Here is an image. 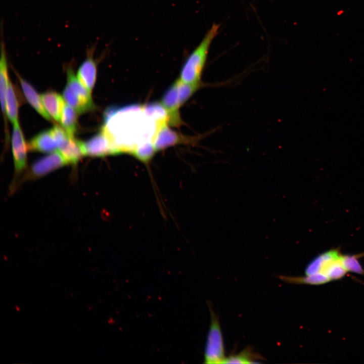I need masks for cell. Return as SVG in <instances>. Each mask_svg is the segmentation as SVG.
Instances as JSON below:
<instances>
[{"instance_id": "1", "label": "cell", "mask_w": 364, "mask_h": 364, "mask_svg": "<svg viewBox=\"0 0 364 364\" xmlns=\"http://www.w3.org/2000/svg\"><path fill=\"white\" fill-rule=\"evenodd\" d=\"M220 26V24H213L200 43L188 56L178 78L182 82L189 84L202 83L201 77L209 48L213 40L219 33Z\"/></svg>"}, {"instance_id": "2", "label": "cell", "mask_w": 364, "mask_h": 364, "mask_svg": "<svg viewBox=\"0 0 364 364\" xmlns=\"http://www.w3.org/2000/svg\"><path fill=\"white\" fill-rule=\"evenodd\" d=\"M89 92L79 81L70 67L67 70V83L63 96L67 104L77 114L93 110L95 105Z\"/></svg>"}, {"instance_id": "3", "label": "cell", "mask_w": 364, "mask_h": 364, "mask_svg": "<svg viewBox=\"0 0 364 364\" xmlns=\"http://www.w3.org/2000/svg\"><path fill=\"white\" fill-rule=\"evenodd\" d=\"M210 313V324L204 352V363H222L225 358L223 335L219 316L208 303Z\"/></svg>"}, {"instance_id": "4", "label": "cell", "mask_w": 364, "mask_h": 364, "mask_svg": "<svg viewBox=\"0 0 364 364\" xmlns=\"http://www.w3.org/2000/svg\"><path fill=\"white\" fill-rule=\"evenodd\" d=\"M52 130L58 142L59 151L68 163L76 164L85 156L83 142L76 139L58 125L54 126Z\"/></svg>"}, {"instance_id": "5", "label": "cell", "mask_w": 364, "mask_h": 364, "mask_svg": "<svg viewBox=\"0 0 364 364\" xmlns=\"http://www.w3.org/2000/svg\"><path fill=\"white\" fill-rule=\"evenodd\" d=\"M168 124L165 122L157 127L153 140L156 152L179 144H192L196 141V138L177 132L169 128Z\"/></svg>"}, {"instance_id": "6", "label": "cell", "mask_w": 364, "mask_h": 364, "mask_svg": "<svg viewBox=\"0 0 364 364\" xmlns=\"http://www.w3.org/2000/svg\"><path fill=\"white\" fill-rule=\"evenodd\" d=\"M68 164L60 152L56 151L34 162L23 179L40 177Z\"/></svg>"}, {"instance_id": "7", "label": "cell", "mask_w": 364, "mask_h": 364, "mask_svg": "<svg viewBox=\"0 0 364 364\" xmlns=\"http://www.w3.org/2000/svg\"><path fill=\"white\" fill-rule=\"evenodd\" d=\"M85 155L103 157L120 154L108 135L102 130L83 143Z\"/></svg>"}, {"instance_id": "8", "label": "cell", "mask_w": 364, "mask_h": 364, "mask_svg": "<svg viewBox=\"0 0 364 364\" xmlns=\"http://www.w3.org/2000/svg\"><path fill=\"white\" fill-rule=\"evenodd\" d=\"M161 103L167 112L168 124L173 126H180L182 121L179 109L183 104L179 97L176 80L163 94Z\"/></svg>"}, {"instance_id": "9", "label": "cell", "mask_w": 364, "mask_h": 364, "mask_svg": "<svg viewBox=\"0 0 364 364\" xmlns=\"http://www.w3.org/2000/svg\"><path fill=\"white\" fill-rule=\"evenodd\" d=\"M23 134L19 122L13 124L12 136V150L16 175H19L25 169L27 164V150Z\"/></svg>"}, {"instance_id": "10", "label": "cell", "mask_w": 364, "mask_h": 364, "mask_svg": "<svg viewBox=\"0 0 364 364\" xmlns=\"http://www.w3.org/2000/svg\"><path fill=\"white\" fill-rule=\"evenodd\" d=\"M95 49L92 47L88 50L87 57L79 66L76 75L79 81L90 92L97 77V63L93 58Z\"/></svg>"}, {"instance_id": "11", "label": "cell", "mask_w": 364, "mask_h": 364, "mask_svg": "<svg viewBox=\"0 0 364 364\" xmlns=\"http://www.w3.org/2000/svg\"><path fill=\"white\" fill-rule=\"evenodd\" d=\"M29 150L42 153H52L58 149V144L52 128L44 130L34 136L28 144Z\"/></svg>"}, {"instance_id": "12", "label": "cell", "mask_w": 364, "mask_h": 364, "mask_svg": "<svg viewBox=\"0 0 364 364\" xmlns=\"http://www.w3.org/2000/svg\"><path fill=\"white\" fill-rule=\"evenodd\" d=\"M43 105L51 117L60 122L63 110L65 105L62 96L53 92L43 93L40 95Z\"/></svg>"}, {"instance_id": "13", "label": "cell", "mask_w": 364, "mask_h": 364, "mask_svg": "<svg viewBox=\"0 0 364 364\" xmlns=\"http://www.w3.org/2000/svg\"><path fill=\"white\" fill-rule=\"evenodd\" d=\"M22 89L27 101L32 107L44 118L51 121V117L46 111L41 97L38 95L31 84L18 76Z\"/></svg>"}, {"instance_id": "14", "label": "cell", "mask_w": 364, "mask_h": 364, "mask_svg": "<svg viewBox=\"0 0 364 364\" xmlns=\"http://www.w3.org/2000/svg\"><path fill=\"white\" fill-rule=\"evenodd\" d=\"M0 78H1V101L2 111L6 114V96L9 81L8 72V61L4 41H2L1 47Z\"/></svg>"}, {"instance_id": "15", "label": "cell", "mask_w": 364, "mask_h": 364, "mask_svg": "<svg viewBox=\"0 0 364 364\" xmlns=\"http://www.w3.org/2000/svg\"><path fill=\"white\" fill-rule=\"evenodd\" d=\"M264 358L260 354L255 352L252 348L248 346L237 354H233L226 357L222 363L250 364L259 362Z\"/></svg>"}, {"instance_id": "16", "label": "cell", "mask_w": 364, "mask_h": 364, "mask_svg": "<svg viewBox=\"0 0 364 364\" xmlns=\"http://www.w3.org/2000/svg\"><path fill=\"white\" fill-rule=\"evenodd\" d=\"M142 107L145 115L155 122L158 127L164 123H168L167 112L161 103L151 102Z\"/></svg>"}, {"instance_id": "17", "label": "cell", "mask_w": 364, "mask_h": 364, "mask_svg": "<svg viewBox=\"0 0 364 364\" xmlns=\"http://www.w3.org/2000/svg\"><path fill=\"white\" fill-rule=\"evenodd\" d=\"M278 278L284 282L295 284H306L318 285L326 284L330 280L326 276L316 273L304 277H290L284 275L279 276Z\"/></svg>"}, {"instance_id": "18", "label": "cell", "mask_w": 364, "mask_h": 364, "mask_svg": "<svg viewBox=\"0 0 364 364\" xmlns=\"http://www.w3.org/2000/svg\"><path fill=\"white\" fill-rule=\"evenodd\" d=\"M18 102L11 82L9 80L6 96V114L13 124L18 122Z\"/></svg>"}, {"instance_id": "19", "label": "cell", "mask_w": 364, "mask_h": 364, "mask_svg": "<svg viewBox=\"0 0 364 364\" xmlns=\"http://www.w3.org/2000/svg\"><path fill=\"white\" fill-rule=\"evenodd\" d=\"M77 114L72 107L65 104L60 120L63 128L68 133L73 136L77 129Z\"/></svg>"}, {"instance_id": "20", "label": "cell", "mask_w": 364, "mask_h": 364, "mask_svg": "<svg viewBox=\"0 0 364 364\" xmlns=\"http://www.w3.org/2000/svg\"><path fill=\"white\" fill-rule=\"evenodd\" d=\"M156 152L153 142L148 141L137 146L131 155L141 161L148 163L152 159Z\"/></svg>"}, {"instance_id": "21", "label": "cell", "mask_w": 364, "mask_h": 364, "mask_svg": "<svg viewBox=\"0 0 364 364\" xmlns=\"http://www.w3.org/2000/svg\"><path fill=\"white\" fill-rule=\"evenodd\" d=\"M360 255H341L342 264L347 270L364 275V269L358 260Z\"/></svg>"}]
</instances>
